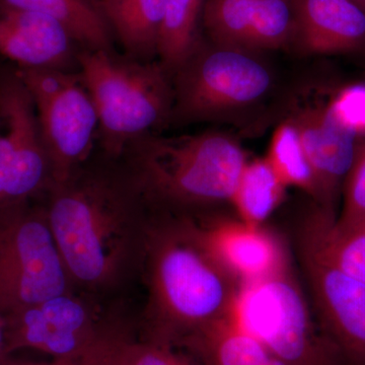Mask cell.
<instances>
[{"label": "cell", "instance_id": "cell-13", "mask_svg": "<svg viewBox=\"0 0 365 365\" xmlns=\"http://www.w3.org/2000/svg\"><path fill=\"white\" fill-rule=\"evenodd\" d=\"M202 23L215 44L260 53L294 43L295 0H206Z\"/></svg>", "mask_w": 365, "mask_h": 365}, {"label": "cell", "instance_id": "cell-14", "mask_svg": "<svg viewBox=\"0 0 365 365\" xmlns=\"http://www.w3.org/2000/svg\"><path fill=\"white\" fill-rule=\"evenodd\" d=\"M290 122L299 132L313 169L317 185L314 202L335 213L338 196L359 150L357 137L336 121L328 107L304 110Z\"/></svg>", "mask_w": 365, "mask_h": 365}, {"label": "cell", "instance_id": "cell-11", "mask_svg": "<svg viewBox=\"0 0 365 365\" xmlns=\"http://www.w3.org/2000/svg\"><path fill=\"white\" fill-rule=\"evenodd\" d=\"M297 245L322 332L343 365H365V282L329 261L304 223Z\"/></svg>", "mask_w": 365, "mask_h": 365}, {"label": "cell", "instance_id": "cell-23", "mask_svg": "<svg viewBox=\"0 0 365 365\" xmlns=\"http://www.w3.org/2000/svg\"><path fill=\"white\" fill-rule=\"evenodd\" d=\"M113 365H194L178 354L173 346L145 340H130L118 350Z\"/></svg>", "mask_w": 365, "mask_h": 365}, {"label": "cell", "instance_id": "cell-18", "mask_svg": "<svg viewBox=\"0 0 365 365\" xmlns=\"http://www.w3.org/2000/svg\"><path fill=\"white\" fill-rule=\"evenodd\" d=\"M182 346L203 365H288L237 325L232 317L207 327Z\"/></svg>", "mask_w": 365, "mask_h": 365}, {"label": "cell", "instance_id": "cell-2", "mask_svg": "<svg viewBox=\"0 0 365 365\" xmlns=\"http://www.w3.org/2000/svg\"><path fill=\"white\" fill-rule=\"evenodd\" d=\"M143 289V340L174 347L232 317L241 287L197 241L182 215L160 212L148 242Z\"/></svg>", "mask_w": 365, "mask_h": 365}, {"label": "cell", "instance_id": "cell-21", "mask_svg": "<svg viewBox=\"0 0 365 365\" xmlns=\"http://www.w3.org/2000/svg\"><path fill=\"white\" fill-rule=\"evenodd\" d=\"M206 0H167L158 56L172 76L200 41L199 24L202 21Z\"/></svg>", "mask_w": 365, "mask_h": 365}, {"label": "cell", "instance_id": "cell-20", "mask_svg": "<svg viewBox=\"0 0 365 365\" xmlns=\"http://www.w3.org/2000/svg\"><path fill=\"white\" fill-rule=\"evenodd\" d=\"M287 188L266 158H259L245 165L230 204L242 222L264 225L282 202Z\"/></svg>", "mask_w": 365, "mask_h": 365}, {"label": "cell", "instance_id": "cell-3", "mask_svg": "<svg viewBox=\"0 0 365 365\" xmlns=\"http://www.w3.org/2000/svg\"><path fill=\"white\" fill-rule=\"evenodd\" d=\"M153 205L173 215H196L230 203L245 165L241 145L225 134H150L123 155Z\"/></svg>", "mask_w": 365, "mask_h": 365}, {"label": "cell", "instance_id": "cell-15", "mask_svg": "<svg viewBox=\"0 0 365 365\" xmlns=\"http://www.w3.org/2000/svg\"><path fill=\"white\" fill-rule=\"evenodd\" d=\"M78 47L56 21L0 0V56L14 66L71 71Z\"/></svg>", "mask_w": 365, "mask_h": 365}, {"label": "cell", "instance_id": "cell-8", "mask_svg": "<svg viewBox=\"0 0 365 365\" xmlns=\"http://www.w3.org/2000/svg\"><path fill=\"white\" fill-rule=\"evenodd\" d=\"M73 289L44 200L0 215V312L21 311Z\"/></svg>", "mask_w": 365, "mask_h": 365}, {"label": "cell", "instance_id": "cell-28", "mask_svg": "<svg viewBox=\"0 0 365 365\" xmlns=\"http://www.w3.org/2000/svg\"><path fill=\"white\" fill-rule=\"evenodd\" d=\"M357 6H359L362 11H365V0H352Z\"/></svg>", "mask_w": 365, "mask_h": 365}, {"label": "cell", "instance_id": "cell-19", "mask_svg": "<svg viewBox=\"0 0 365 365\" xmlns=\"http://www.w3.org/2000/svg\"><path fill=\"white\" fill-rule=\"evenodd\" d=\"M59 24L81 49L114 50V35L93 0H6Z\"/></svg>", "mask_w": 365, "mask_h": 365}, {"label": "cell", "instance_id": "cell-17", "mask_svg": "<svg viewBox=\"0 0 365 365\" xmlns=\"http://www.w3.org/2000/svg\"><path fill=\"white\" fill-rule=\"evenodd\" d=\"M125 55L150 61L158 54L167 0H97Z\"/></svg>", "mask_w": 365, "mask_h": 365}, {"label": "cell", "instance_id": "cell-25", "mask_svg": "<svg viewBox=\"0 0 365 365\" xmlns=\"http://www.w3.org/2000/svg\"><path fill=\"white\" fill-rule=\"evenodd\" d=\"M343 189L344 203L336 222L347 225L365 220V143L357 151Z\"/></svg>", "mask_w": 365, "mask_h": 365}, {"label": "cell", "instance_id": "cell-12", "mask_svg": "<svg viewBox=\"0 0 365 365\" xmlns=\"http://www.w3.org/2000/svg\"><path fill=\"white\" fill-rule=\"evenodd\" d=\"M182 216L197 241L240 287L266 279L292 264L287 244L264 225H248L217 211Z\"/></svg>", "mask_w": 365, "mask_h": 365}, {"label": "cell", "instance_id": "cell-1", "mask_svg": "<svg viewBox=\"0 0 365 365\" xmlns=\"http://www.w3.org/2000/svg\"><path fill=\"white\" fill-rule=\"evenodd\" d=\"M46 213L74 288L109 300H135L158 210L122 157L93 151L53 182Z\"/></svg>", "mask_w": 365, "mask_h": 365}, {"label": "cell", "instance_id": "cell-5", "mask_svg": "<svg viewBox=\"0 0 365 365\" xmlns=\"http://www.w3.org/2000/svg\"><path fill=\"white\" fill-rule=\"evenodd\" d=\"M76 61L98 113L97 148L106 155L120 158L137 139L170 124L174 88L160 61L88 49L79 50Z\"/></svg>", "mask_w": 365, "mask_h": 365}, {"label": "cell", "instance_id": "cell-9", "mask_svg": "<svg viewBox=\"0 0 365 365\" xmlns=\"http://www.w3.org/2000/svg\"><path fill=\"white\" fill-rule=\"evenodd\" d=\"M54 178L30 91L0 66V215L43 200Z\"/></svg>", "mask_w": 365, "mask_h": 365}, {"label": "cell", "instance_id": "cell-26", "mask_svg": "<svg viewBox=\"0 0 365 365\" xmlns=\"http://www.w3.org/2000/svg\"><path fill=\"white\" fill-rule=\"evenodd\" d=\"M11 356L9 351V331L6 314L0 312V364Z\"/></svg>", "mask_w": 365, "mask_h": 365}, {"label": "cell", "instance_id": "cell-7", "mask_svg": "<svg viewBox=\"0 0 365 365\" xmlns=\"http://www.w3.org/2000/svg\"><path fill=\"white\" fill-rule=\"evenodd\" d=\"M256 54L200 39L172 73L170 123L213 119L260 101L272 78Z\"/></svg>", "mask_w": 365, "mask_h": 365}, {"label": "cell", "instance_id": "cell-16", "mask_svg": "<svg viewBox=\"0 0 365 365\" xmlns=\"http://www.w3.org/2000/svg\"><path fill=\"white\" fill-rule=\"evenodd\" d=\"M364 42L365 11L352 0H295L294 43L307 52H350Z\"/></svg>", "mask_w": 365, "mask_h": 365}, {"label": "cell", "instance_id": "cell-10", "mask_svg": "<svg viewBox=\"0 0 365 365\" xmlns=\"http://www.w3.org/2000/svg\"><path fill=\"white\" fill-rule=\"evenodd\" d=\"M18 71L35 104L54 182L62 181L97 150L98 118L93 98L79 73L69 69Z\"/></svg>", "mask_w": 365, "mask_h": 365}, {"label": "cell", "instance_id": "cell-4", "mask_svg": "<svg viewBox=\"0 0 365 365\" xmlns=\"http://www.w3.org/2000/svg\"><path fill=\"white\" fill-rule=\"evenodd\" d=\"M135 300H109L73 289L7 314L9 351L34 349L54 360L113 365L124 343L135 339Z\"/></svg>", "mask_w": 365, "mask_h": 365}, {"label": "cell", "instance_id": "cell-22", "mask_svg": "<svg viewBox=\"0 0 365 365\" xmlns=\"http://www.w3.org/2000/svg\"><path fill=\"white\" fill-rule=\"evenodd\" d=\"M266 160L287 187H297L317 199L313 169L292 122L281 124L274 132Z\"/></svg>", "mask_w": 365, "mask_h": 365}, {"label": "cell", "instance_id": "cell-24", "mask_svg": "<svg viewBox=\"0 0 365 365\" xmlns=\"http://www.w3.org/2000/svg\"><path fill=\"white\" fill-rule=\"evenodd\" d=\"M336 121L355 136L365 135V85L345 88L328 106Z\"/></svg>", "mask_w": 365, "mask_h": 365}, {"label": "cell", "instance_id": "cell-27", "mask_svg": "<svg viewBox=\"0 0 365 365\" xmlns=\"http://www.w3.org/2000/svg\"><path fill=\"white\" fill-rule=\"evenodd\" d=\"M0 365H83L74 364V362L60 361V360L53 359L52 362H34L28 360H21L14 359L13 355L7 357Z\"/></svg>", "mask_w": 365, "mask_h": 365}, {"label": "cell", "instance_id": "cell-6", "mask_svg": "<svg viewBox=\"0 0 365 365\" xmlns=\"http://www.w3.org/2000/svg\"><path fill=\"white\" fill-rule=\"evenodd\" d=\"M232 318L288 365H343L292 265L240 289Z\"/></svg>", "mask_w": 365, "mask_h": 365}]
</instances>
